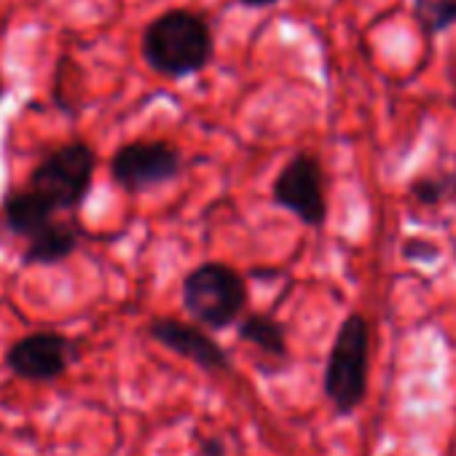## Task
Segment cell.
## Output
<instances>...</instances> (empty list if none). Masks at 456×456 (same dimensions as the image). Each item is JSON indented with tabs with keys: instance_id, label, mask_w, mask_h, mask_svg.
<instances>
[{
	"instance_id": "obj_16",
	"label": "cell",
	"mask_w": 456,
	"mask_h": 456,
	"mask_svg": "<svg viewBox=\"0 0 456 456\" xmlns=\"http://www.w3.org/2000/svg\"><path fill=\"white\" fill-rule=\"evenodd\" d=\"M240 4L248 9H266V6H274L277 0H240Z\"/></svg>"
},
{
	"instance_id": "obj_1",
	"label": "cell",
	"mask_w": 456,
	"mask_h": 456,
	"mask_svg": "<svg viewBox=\"0 0 456 456\" xmlns=\"http://www.w3.org/2000/svg\"><path fill=\"white\" fill-rule=\"evenodd\" d=\"M215 54L212 30L204 17L188 9H172L156 17L142 33V57L148 68L167 78L201 73Z\"/></svg>"
},
{
	"instance_id": "obj_14",
	"label": "cell",
	"mask_w": 456,
	"mask_h": 456,
	"mask_svg": "<svg viewBox=\"0 0 456 456\" xmlns=\"http://www.w3.org/2000/svg\"><path fill=\"white\" fill-rule=\"evenodd\" d=\"M403 256L408 258V261H437V256H440V250H437V245H432L429 240H408L405 245H403Z\"/></svg>"
},
{
	"instance_id": "obj_5",
	"label": "cell",
	"mask_w": 456,
	"mask_h": 456,
	"mask_svg": "<svg viewBox=\"0 0 456 456\" xmlns=\"http://www.w3.org/2000/svg\"><path fill=\"white\" fill-rule=\"evenodd\" d=\"M84 344L60 330H36L14 341L6 352V368L25 381H57L81 360Z\"/></svg>"
},
{
	"instance_id": "obj_4",
	"label": "cell",
	"mask_w": 456,
	"mask_h": 456,
	"mask_svg": "<svg viewBox=\"0 0 456 456\" xmlns=\"http://www.w3.org/2000/svg\"><path fill=\"white\" fill-rule=\"evenodd\" d=\"M97 153L86 142H68L52 151L30 175V191L41 193L54 209H76L92 188Z\"/></svg>"
},
{
	"instance_id": "obj_13",
	"label": "cell",
	"mask_w": 456,
	"mask_h": 456,
	"mask_svg": "<svg viewBox=\"0 0 456 456\" xmlns=\"http://www.w3.org/2000/svg\"><path fill=\"white\" fill-rule=\"evenodd\" d=\"M453 183V177H419L411 183V196L424 207H435L451 193Z\"/></svg>"
},
{
	"instance_id": "obj_2",
	"label": "cell",
	"mask_w": 456,
	"mask_h": 456,
	"mask_svg": "<svg viewBox=\"0 0 456 456\" xmlns=\"http://www.w3.org/2000/svg\"><path fill=\"white\" fill-rule=\"evenodd\" d=\"M370 373V325L362 314H349L328 352L322 389L338 416H352L368 395Z\"/></svg>"
},
{
	"instance_id": "obj_6",
	"label": "cell",
	"mask_w": 456,
	"mask_h": 456,
	"mask_svg": "<svg viewBox=\"0 0 456 456\" xmlns=\"http://www.w3.org/2000/svg\"><path fill=\"white\" fill-rule=\"evenodd\" d=\"M274 204L293 212L304 225L320 228L328 220L322 164L312 153H296L274 180Z\"/></svg>"
},
{
	"instance_id": "obj_17",
	"label": "cell",
	"mask_w": 456,
	"mask_h": 456,
	"mask_svg": "<svg viewBox=\"0 0 456 456\" xmlns=\"http://www.w3.org/2000/svg\"><path fill=\"white\" fill-rule=\"evenodd\" d=\"M6 92H9V89H6V84H4V78H0V102H4V97H6Z\"/></svg>"
},
{
	"instance_id": "obj_11",
	"label": "cell",
	"mask_w": 456,
	"mask_h": 456,
	"mask_svg": "<svg viewBox=\"0 0 456 456\" xmlns=\"http://www.w3.org/2000/svg\"><path fill=\"white\" fill-rule=\"evenodd\" d=\"M57 209L36 191H14L4 201V223L14 237L33 240L54 220Z\"/></svg>"
},
{
	"instance_id": "obj_8",
	"label": "cell",
	"mask_w": 456,
	"mask_h": 456,
	"mask_svg": "<svg viewBox=\"0 0 456 456\" xmlns=\"http://www.w3.org/2000/svg\"><path fill=\"white\" fill-rule=\"evenodd\" d=\"M148 338L193 362L207 373H234V357L228 354L201 325L183 322L175 317H153L148 322Z\"/></svg>"
},
{
	"instance_id": "obj_7",
	"label": "cell",
	"mask_w": 456,
	"mask_h": 456,
	"mask_svg": "<svg viewBox=\"0 0 456 456\" xmlns=\"http://www.w3.org/2000/svg\"><path fill=\"white\" fill-rule=\"evenodd\" d=\"M183 169V156L164 140L126 142L110 159V177L129 193H142L175 180Z\"/></svg>"
},
{
	"instance_id": "obj_15",
	"label": "cell",
	"mask_w": 456,
	"mask_h": 456,
	"mask_svg": "<svg viewBox=\"0 0 456 456\" xmlns=\"http://www.w3.org/2000/svg\"><path fill=\"white\" fill-rule=\"evenodd\" d=\"M196 456H225V440L217 435L199 437L196 443Z\"/></svg>"
},
{
	"instance_id": "obj_3",
	"label": "cell",
	"mask_w": 456,
	"mask_h": 456,
	"mask_svg": "<svg viewBox=\"0 0 456 456\" xmlns=\"http://www.w3.org/2000/svg\"><path fill=\"white\" fill-rule=\"evenodd\" d=\"M250 293L245 277L217 261H207L183 280V309L207 330L232 328L248 309Z\"/></svg>"
},
{
	"instance_id": "obj_12",
	"label": "cell",
	"mask_w": 456,
	"mask_h": 456,
	"mask_svg": "<svg viewBox=\"0 0 456 456\" xmlns=\"http://www.w3.org/2000/svg\"><path fill=\"white\" fill-rule=\"evenodd\" d=\"M416 17L427 33H443L456 22V0H416Z\"/></svg>"
},
{
	"instance_id": "obj_9",
	"label": "cell",
	"mask_w": 456,
	"mask_h": 456,
	"mask_svg": "<svg viewBox=\"0 0 456 456\" xmlns=\"http://www.w3.org/2000/svg\"><path fill=\"white\" fill-rule=\"evenodd\" d=\"M240 328H237V338L248 346H253L269 365L272 376L280 373L288 362H290V346H288V330L285 325L272 317V314H261V312H253V314H245L237 320Z\"/></svg>"
},
{
	"instance_id": "obj_10",
	"label": "cell",
	"mask_w": 456,
	"mask_h": 456,
	"mask_svg": "<svg viewBox=\"0 0 456 456\" xmlns=\"http://www.w3.org/2000/svg\"><path fill=\"white\" fill-rule=\"evenodd\" d=\"M81 225L76 220H52L41 234L28 240L22 266H57L81 245Z\"/></svg>"
}]
</instances>
